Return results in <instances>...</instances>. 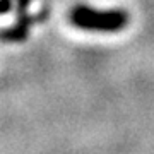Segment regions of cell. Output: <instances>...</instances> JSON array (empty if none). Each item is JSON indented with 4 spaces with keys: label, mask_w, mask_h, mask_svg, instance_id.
<instances>
[{
    "label": "cell",
    "mask_w": 154,
    "mask_h": 154,
    "mask_svg": "<svg viewBox=\"0 0 154 154\" xmlns=\"http://www.w3.org/2000/svg\"><path fill=\"white\" fill-rule=\"evenodd\" d=\"M16 9V4H14V0H0V16H4V14H9L11 11Z\"/></svg>",
    "instance_id": "cell-3"
},
{
    "label": "cell",
    "mask_w": 154,
    "mask_h": 154,
    "mask_svg": "<svg viewBox=\"0 0 154 154\" xmlns=\"http://www.w3.org/2000/svg\"><path fill=\"white\" fill-rule=\"evenodd\" d=\"M38 16H28V14H22V16H17V21L14 26L11 28H5L0 31V41L4 43H21V41H26L29 34V28L31 24L36 22Z\"/></svg>",
    "instance_id": "cell-2"
},
{
    "label": "cell",
    "mask_w": 154,
    "mask_h": 154,
    "mask_svg": "<svg viewBox=\"0 0 154 154\" xmlns=\"http://www.w3.org/2000/svg\"><path fill=\"white\" fill-rule=\"evenodd\" d=\"M69 17L75 28L96 33H118L128 24V12L123 9L99 11L89 5H75Z\"/></svg>",
    "instance_id": "cell-1"
},
{
    "label": "cell",
    "mask_w": 154,
    "mask_h": 154,
    "mask_svg": "<svg viewBox=\"0 0 154 154\" xmlns=\"http://www.w3.org/2000/svg\"><path fill=\"white\" fill-rule=\"evenodd\" d=\"M29 2H31V0H17V2H16V12H17V16L28 14Z\"/></svg>",
    "instance_id": "cell-4"
}]
</instances>
